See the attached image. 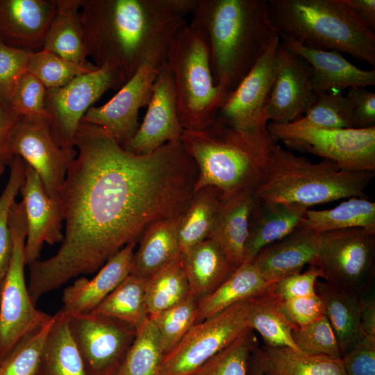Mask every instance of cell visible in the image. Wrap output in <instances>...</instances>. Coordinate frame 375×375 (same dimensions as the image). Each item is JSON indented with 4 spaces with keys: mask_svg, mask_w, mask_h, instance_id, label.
<instances>
[{
    "mask_svg": "<svg viewBox=\"0 0 375 375\" xmlns=\"http://www.w3.org/2000/svg\"><path fill=\"white\" fill-rule=\"evenodd\" d=\"M189 23L206 35L214 81L228 94L278 38L267 0H198Z\"/></svg>",
    "mask_w": 375,
    "mask_h": 375,
    "instance_id": "3",
    "label": "cell"
},
{
    "mask_svg": "<svg viewBox=\"0 0 375 375\" xmlns=\"http://www.w3.org/2000/svg\"><path fill=\"white\" fill-rule=\"evenodd\" d=\"M250 299L194 324L164 355L157 375H191L247 328Z\"/></svg>",
    "mask_w": 375,
    "mask_h": 375,
    "instance_id": "11",
    "label": "cell"
},
{
    "mask_svg": "<svg viewBox=\"0 0 375 375\" xmlns=\"http://www.w3.org/2000/svg\"><path fill=\"white\" fill-rule=\"evenodd\" d=\"M308 208L297 205L255 201L249 219L244 262H251L265 247L284 238L298 228Z\"/></svg>",
    "mask_w": 375,
    "mask_h": 375,
    "instance_id": "24",
    "label": "cell"
},
{
    "mask_svg": "<svg viewBox=\"0 0 375 375\" xmlns=\"http://www.w3.org/2000/svg\"><path fill=\"white\" fill-rule=\"evenodd\" d=\"M316 293L322 299L324 315L335 333L342 356L363 337L360 317L364 297L319 280Z\"/></svg>",
    "mask_w": 375,
    "mask_h": 375,
    "instance_id": "28",
    "label": "cell"
},
{
    "mask_svg": "<svg viewBox=\"0 0 375 375\" xmlns=\"http://www.w3.org/2000/svg\"><path fill=\"white\" fill-rule=\"evenodd\" d=\"M273 284L262 276L252 262L242 264L212 292L199 299L196 323L260 294Z\"/></svg>",
    "mask_w": 375,
    "mask_h": 375,
    "instance_id": "31",
    "label": "cell"
},
{
    "mask_svg": "<svg viewBox=\"0 0 375 375\" xmlns=\"http://www.w3.org/2000/svg\"><path fill=\"white\" fill-rule=\"evenodd\" d=\"M53 317L44 342L39 375H88L69 330L68 315L60 310Z\"/></svg>",
    "mask_w": 375,
    "mask_h": 375,
    "instance_id": "34",
    "label": "cell"
},
{
    "mask_svg": "<svg viewBox=\"0 0 375 375\" xmlns=\"http://www.w3.org/2000/svg\"><path fill=\"white\" fill-rule=\"evenodd\" d=\"M315 92L310 64L281 42L277 70L266 108L269 122L283 124L301 118Z\"/></svg>",
    "mask_w": 375,
    "mask_h": 375,
    "instance_id": "17",
    "label": "cell"
},
{
    "mask_svg": "<svg viewBox=\"0 0 375 375\" xmlns=\"http://www.w3.org/2000/svg\"><path fill=\"white\" fill-rule=\"evenodd\" d=\"M72 336L88 375H116L136 329L118 319L90 312L68 315Z\"/></svg>",
    "mask_w": 375,
    "mask_h": 375,
    "instance_id": "13",
    "label": "cell"
},
{
    "mask_svg": "<svg viewBox=\"0 0 375 375\" xmlns=\"http://www.w3.org/2000/svg\"><path fill=\"white\" fill-rule=\"evenodd\" d=\"M190 294L181 256L147 279L145 300L149 317L174 306Z\"/></svg>",
    "mask_w": 375,
    "mask_h": 375,
    "instance_id": "37",
    "label": "cell"
},
{
    "mask_svg": "<svg viewBox=\"0 0 375 375\" xmlns=\"http://www.w3.org/2000/svg\"><path fill=\"white\" fill-rule=\"evenodd\" d=\"M143 121L124 147L135 154L150 153L167 143L180 141L181 124L173 79L165 62L160 69L152 88Z\"/></svg>",
    "mask_w": 375,
    "mask_h": 375,
    "instance_id": "18",
    "label": "cell"
},
{
    "mask_svg": "<svg viewBox=\"0 0 375 375\" xmlns=\"http://www.w3.org/2000/svg\"><path fill=\"white\" fill-rule=\"evenodd\" d=\"M5 167L4 165L0 164V175L4 172Z\"/></svg>",
    "mask_w": 375,
    "mask_h": 375,
    "instance_id": "56",
    "label": "cell"
},
{
    "mask_svg": "<svg viewBox=\"0 0 375 375\" xmlns=\"http://www.w3.org/2000/svg\"><path fill=\"white\" fill-rule=\"evenodd\" d=\"M281 308L294 328L308 325L325 315L323 302L317 293L310 296L282 300Z\"/></svg>",
    "mask_w": 375,
    "mask_h": 375,
    "instance_id": "49",
    "label": "cell"
},
{
    "mask_svg": "<svg viewBox=\"0 0 375 375\" xmlns=\"http://www.w3.org/2000/svg\"><path fill=\"white\" fill-rule=\"evenodd\" d=\"M280 38L286 49L310 64L315 91L342 92L347 88L375 85L374 69H362L337 51L312 49L286 37Z\"/></svg>",
    "mask_w": 375,
    "mask_h": 375,
    "instance_id": "22",
    "label": "cell"
},
{
    "mask_svg": "<svg viewBox=\"0 0 375 375\" xmlns=\"http://www.w3.org/2000/svg\"><path fill=\"white\" fill-rule=\"evenodd\" d=\"M166 63L183 130L202 128L215 118L228 94L215 85L205 33L190 23L176 33Z\"/></svg>",
    "mask_w": 375,
    "mask_h": 375,
    "instance_id": "7",
    "label": "cell"
},
{
    "mask_svg": "<svg viewBox=\"0 0 375 375\" xmlns=\"http://www.w3.org/2000/svg\"><path fill=\"white\" fill-rule=\"evenodd\" d=\"M312 265L326 282L365 297L375 274V233L360 228L319 233Z\"/></svg>",
    "mask_w": 375,
    "mask_h": 375,
    "instance_id": "10",
    "label": "cell"
},
{
    "mask_svg": "<svg viewBox=\"0 0 375 375\" xmlns=\"http://www.w3.org/2000/svg\"><path fill=\"white\" fill-rule=\"evenodd\" d=\"M253 362L262 375H347L341 358L314 356L290 347H258Z\"/></svg>",
    "mask_w": 375,
    "mask_h": 375,
    "instance_id": "27",
    "label": "cell"
},
{
    "mask_svg": "<svg viewBox=\"0 0 375 375\" xmlns=\"http://www.w3.org/2000/svg\"><path fill=\"white\" fill-rule=\"evenodd\" d=\"M56 12L42 49L70 62L86 65L88 56L81 17L82 0H54Z\"/></svg>",
    "mask_w": 375,
    "mask_h": 375,
    "instance_id": "26",
    "label": "cell"
},
{
    "mask_svg": "<svg viewBox=\"0 0 375 375\" xmlns=\"http://www.w3.org/2000/svg\"><path fill=\"white\" fill-rule=\"evenodd\" d=\"M341 358L347 375H375V338L363 335Z\"/></svg>",
    "mask_w": 375,
    "mask_h": 375,
    "instance_id": "50",
    "label": "cell"
},
{
    "mask_svg": "<svg viewBox=\"0 0 375 375\" xmlns=\"http://www.w3.org/2000/svg\"><path fill=\"white\" fill-rule=\"evenodd\" d=\"M147 279L130 274L92 312L125 322L136 330L149 319Z\"/></svg>",
    "mask_w": 375,
    "mask_h": 375,
    "instance_id": "36",
    "label": "cell"
},
{
    "mask_svg": "<svg viewBox=\"0 0 375 375\" xmlns=\"http://www.w3.org/2000/svg\"><path fill=\"white\" fill-rule=\"evenodd\" d=\"M198 0H82L88 58L119 69L127 81L145 64L163 65Z\"/></svg>",
    "mask_w": 375,
    "mask_h": 375,
    "instance_id": "2",
    "label": "cell"
},
{
    "mask_svg": "<svg viewBox=\"0 0 375 375\" xmlns=\"http://www.w3.org/2000/svg\"><path fill=\"white\" fill-rule=\"evenodd\" d=\"M22 117L0 99V164L9 165L13 158L10 144L15 128Z\"/></svg>",
    "mask_w": 375,
    "mask_h": 375,
    "instance_id": "52",
    "label": "cell"
},
{
    "mask_svg": "<svg viewBox=\"0 0 375 375\" xmlns=\"http://www.w3.org/2000/svg\"><path fill=\"white\" fill-rule=\"evenodd\" d=\"M370 29L375 30V0H342Z\"/></svg>",
    "mask_w": 375,
    "mask_h": 375,
    "instance_id": "53",
    "label": "cell"
},
{
    "mask_svg": "<svg viewBox=\"0 0 375 375\" xmlns=\"http://www.w3.org/2000/svg\"><path fill=\"white\" fill-rule=\"evenodd\" d=\"M301 119L318 128H353L350 105L342 92L316 91L312 103Z\"/></svg>",
    "mask_w": 375,
    "mask_h": 375,
    "instance_id": "43",
    "label": "cell"
},
{
    "mask_svg": "<svg viewBox=\"0 0 375 375\" xmlns=\"http://www.w3.org/2000/svg\"><path fill=\"white\" fill-rule=\"evenodd\" d=\"M135 242L111 257L91 279L78 278L62 292L60 309L67 315L92 312L131 273Z\"/></svg>",
    "mask_w": 375,
    "mask_h": 375,
    "instance_id": "21",
    "label": "cell"
},
{
    "mask_svg": "<svg viewBox=\"0 0 375 375\" xmlns=\"http://www.w3.org/2000/svg\"><path fill=\"white\" fill-rule=\"evenodd\" d=\"M276 39L231 92L215 117L240 129L267 128L266 108L278 66Z\"/></svg>",
    "mask_w": 375,
    "mask_h": 375,
    "instance_id": "15",
    "label": "cell"
},
{
    "mask_svg": "<svg viewBox=\"0 0 375 375\" xmlns=\"http://www.w3.org/2000/svg\"><path fill=\"white\" fill-rule=\"evenodd\" d=\"M319 244V233L298 227L262 248L251 262L268 282L274 283L287 276L301 272L306 265H312Z\"/></svg>",
    "mask_w": 375,
    "mask_h": 375,
    "instance_id": "23",
    "label": "cell"
},
{
    "mask_svg": "<svg viewBox=\"0 0 375 375\" xmlns=\"http://www.w3.org/2000/svg\"><path fill=\"white\" fill-rule=\"evenodd\" d=\"M31 53L10 47L0 39V99L8 107L12 88L26 71Z\"/></svg>",
    "mask_w": 375,
    "mask_h": 375,
    "instance_id": "47",
    "label": "cell"
},
{
    "mask_svg": "<svg viewBox=\"0 0 375 375\" xmlns=\"http://www.w3.org/2000/svg\"><path fill=\"white\" fill-rule=\"evenodd\" d=\"M45 86L27 71L15 82L10 93L8 107L24 118H48Z\"/></svg>",
    "mask_w": 375,
    "mask_h": 375,
    "instance_id": "46",
    "label": "cell"
},
{
    "mask_svg": "<svg viewBox=\"0 0 375 375\" xmlns=\"http://www.w3.org/2000/svg\"><path fill=\"white\" fill-rule=\"evenodd\" d=\"M8 165L9 178L0 195V287L12 251L10 213L25 177V162L20 157L15 156Z\"/></svg>",
    "mask_w": 375,
    "mask_h": 375,
    "instance_id": "44",
    "label": "cell"
},
{
    "mask_svg": "<svg viewBox=\"0 0 375 375\" xmlns=\"http://www.w3.org/2000/svg\"><path fill=\"white\" fill-rule=\"evenodd\" d=\"M181 215L156 222L144 232L134 253L131 274L147 279L181 256L178 241Z\"/></svg>",
    "mask_w": 375,
    "mask_h": 375,
    "instance_id": "30",
    "label": "cell"
},
{
    "mask_svg": "<svg viewBox=\"0 0 375 375\" xmlns=\"http://www.w3.org/2000/svg\"><path fill=\"white\" fill-rule=\"evenodd\" d=\"M126 81L119 69L103 65L76 76L62 87L47 90L46 111L57 144L75 148V135L85 112L107 91L119 90Z\"/></svg>",
    "mask_w": 375,
    "mask_h": 375,
    "instance_id": "12",
    "label": "cell"
},
{
    "mask_svg": "<svg viewBox=\"0 0 375 375\" xmlns=\"http://www.w3.org/2000/svg\"><path fill=\"white\" fill-rule=\"evenodd\" d=\"M199 299L191 294L174 306L149 317L159 333L164 354L169 352L197 322Z\"/></svg>",
    "mask_w": 375,
    "mask_h": 375,
    "instance_id": "42",
    "label": "cell"
},
{
    "mask_svg": "<svg viewBox=\"0 0 375 375\" xmlns=\"http://www.w3.org/2000/svg\"><path fill=\"white\" fill-rule=\"evenodd\" d=\"M298 227L317 233L353 228L375 233V203L367 197H350L331 209H308Z\"/></svg>",
    "mask_w": 375,
    "mask_h": 375,
    "instance_id": "33",
    "label": "cell"
},
{
    "mask_svg": "<svg viewBox=\"0 0 375 375\" xmlns=\"http://www.w3.org/2000/svg\"><path fill=\"white\" fill-rule=\"evenodd\" d=\"M252 375H262L259 368L253 362Z\"/></svg>",
    "mask_w": 375,
    "mask_h": 375,
    "instance_id": "55",
    "label": "cell"
},
{
    "mask_svg": "<svg viewBox=\"0 0 375 375\" xmlns=\"http://www.w3.org/2000/svg\"><path fill=\"white\" fill-rule=\"evenodd\" d=\"M182 258L190 294L199 299L212 292L238 268L210 238L190 249Z\"/></svg>",
    "mask_w": 375,
    "mask_h": 375,
    "instance_id": "29",
    "label": "cell"
},
{
    "mask_svg": "<svg viewBox=\"0 0 375 375\" xmlns=\"http://www.w3.org/2000/svg\"><path fill=\"white\" fill-rule=\"evenodd\" d=\"M97 68L92 62L76 64L41 49L30 53L26 71L35 76L47 90H50L62 87L76 76Z\"/></svg>",
    "mask_w": 375,
    "mask_h": 375,
    "instance_id": "39",
    "label": "cell"
},
{
    "mask_svg": "<svg viewBox=\"0 0 375 375\" xmlns=\"http://www.w3.org/2000/svg\"><path fill=\"white\" fill-rule=\"evenodd\" d=\"M345 96L351 110L353 128L374 126L375 94L365 88H353L349 89Z\"/></svg>",
    "mask_w": 375,
    "mask_h": 375,
    "instance_id": "51",
    "label": "cell"
},
{
    "mask_svg": "<svg viewBox=\"0 0 375 375\" xmlns=\"http://www.w3.org/2000/svg\"><path fill=\"white\" fill-rule=\"evenodd\" d=\"M360 317L363 335L375 338V299L374 297L363 298Z\"/></svg>",
    "mask_w": 375,
    "mask_h": 375,
    "instance_id": "54",
    "label": "cell"
},
{
    "mask_svg": "<svg viewBox=\"0 0 375 375\" xmlns=\"http://www.w3.org/2000/svg\"><path fill=\"white\" fill-rule=\"evenodd\" d=\"M267 129L288 149L331 160L343 169L375 172V126L322 128L299 118L283 124L269 122Z\"/></svg>",
    "mask_w": 375,
    "mask_h": 375,
    "instance_id": "9",
    "label": "cell"
},
{
    "mask_svg": "<svg viewBox=\"0 0 375 375\" xmlns=\"http://www.w3.org/2000/svg\"><path fill=\"white\" fill-rule=\"evenodd\" d=\"M10 227L12 251L0 287V360L20 340L52 317L36 308L26 283V219L22 201H15L12 206Z\"/></svg>",
    "mask_w": 375,
    "mask_h": 375,
    "instance_id": "8",
    "label": "cell"
},
{
    "mask_svg": "<svg viewBox=\"0 0 375 375\" xmlns=\"http://www.w3.org/2000/svg\"><path fill=\"white\" fill-rule=\"evenodd\" d=\"M19 192L26 219L24 253L26 265H28L39 260L44 243L53 245L62 242L63 215L59 200L47 194L38 174L26 163Z\"/></svg>",
    "mask_w": 375,
    "mask_h": 375,
    "instance_id": "19",
    "label": "cell"
},
{
    "mask_svg": "<svg viewBox=\"0 0 375 375\" xmlns=\"http://www.w3.org/2000/svg\"><path fill=\"white\" fill-rule=\"evenodd\" d=\"M77 156L60 192L65 234L57 252L28 265L33 303L73 278L92 274L156 222L186 210L197 167L181 141L140 155L103 128L81 123Z\"/></svg>",
    "mask_w": 375,
    "mask_h": 375,
    "instance_id": "1",
    "label": "cell"
},
{
    "mask_svg": "<svg viewBox=\"0 0 375 375\" xmlns=\"http://www.w3.org/2000/svg\"><path fill=\"white\" fill-rule=\"evenodd\" d=\"M181 141L198 169L194 192L212 186L227 199L253 191L276 140L267 128L243 130L215 117L202 128L183 130Z\"/></svg>",
    "mask_w": 375,
    "mask_h": 375,
    "instance_id": "4",
    "label": "cell"
},
{
    "mask_svg": "<svg viewBox=\"0 0 375 375\" xmlns=\"http://www.w3.org/2000/svg\"><path fill=\"white\" fill-rule=\"evenodd\" d=\"M10 149L13 156L20 157L36 172L47 194L58 200L77 151L57 144L51 135L48 118L22 117L12 134Z\"/></svg>",
    "mask_w": 375,
    "mask_h": 375,
    "instance_id": "14",
    "label": "cell"
},
{
    "mask_svg": "<svg viewBox=\"0 0 375 375\" xmlns=\"http://www.w3.org/2000/svg\"><path fill=\"white\" fill-rule=\"evenodd\" d=\"M297 349L304 353L342 358L338 343L326 316L300 327L292 333Z\"/></svg>",
    "mask_w": 375,
    "mask_h": 375,
    "instance_id": "45",
    "label": "cell"
},
{
    "mask_svg": "<svg viewBox=\"0 0 375 375\" xmlns=\"http://www.w3.org/2000/svg\"><path fill=\"white\" fill-rule=\"evenodd\" d=\"M375 172L349 171L323 159L312 162L273 144L254 197L260 200L309 207L341 199L367 197L365 190Z\"/></svg>",
    "mask_w": 375,
    "mask_h": 375,
    "instance_id": "5",
    "label": "cell"
},
{
    "mask_svg": "<svg viewBox=\"0 0 375 375\" xmlns=\"http://www.w3.org/2000/svg\"><path fill=\"white\" fill-rule=\"evenodd\" d=\"M164 355L158 329L149 317L136 330L135 338L116 375H157Z\"/></svg>",
    "mask_w": 375,
    "mask_h": 375,
    "instance_id": "38",
    "label": "cell"
},
{
    "mask_svg": "<svg viewBox=\"0 0 375 375\" xmlns=\"http://www.w3.org/2000/svg\"><path fill=\"white\" fill-rule=\"evenodd\" d=\"M279 37L375 65V34L342 0H269Z\"/></svg>",
    "mask_w": 375,
    "mask_h": 375,
    "instance_id": "6",
    "label": "cell"
},
{
    "mask_svg": "<svg viewBox=\"0 0 375 375\" xmlns=\"http://www.w3.org/2000/svg\"><path fill=\"white\" fill-rule=\"evenodd\" d=\"M254 201L253 190L224 199L208 238L221 248L236 267L244 262L249 219Z\"/></svg>",
    "mask_w": 375,
    "mask_h": 375,
    "instance_id": "25",
    "label": "cell"
},
{
    "mask_svg": "<svg viewBox=\"0 0 375 375\" xmlns=\"http://www.w3.org/2000/svg\"><path fill=\"white\" fill-rule=\"evenodd\" d=\"M56 8L54 0H0V39L22 50L42 49Z\"/></svg>",
    "mask_w": 375,
    "mask_h": 375,
    "instance_id": "20",
    "label": "cell"
},
{
    "mask_svg": "<svg viewBox=\"0 0 375 375\" xmlns=\"http://www.w3.org/2000/svg\"><path fill=\"white\" fill-rule=\"evenodd\" d=\"M253 333L247 328L235 341L191 375H248L250 356L258 347Z\"/></svg>",
    "mask_w": 375,
    "mask_h": 375,
    "instance_id": "41",
    "label": "cell"
},
{
    "mask_svg": "<svg viewBox=\"0 0 375 375\" xmlns=\"http://www.w3.org/2000/svg\"><path fill=\"white\" fill-rule=\"evenodd\" d=\"M319 278V269L310 265L303 273H295L277 281L273 285V290L282 300L313 295L316 294V283Z\"/></svg>",
    "mask_w": 375,
    "mask_h": 375,
    "instance_id": "48",
    "label": "cell"
},
{
    "mask_svg": "<svg viewBox=\"0 0 375 375\" xmlns=\"http://www.w3.org/2000/svg\"><path fill=\"white\" fill-rule=\"evenodd\" d=\"M224 199L221 192L215 187L207 186L194 192L179 222L181 256L208 238Z\"/></svg>",
    "mask_w": 375,
    "mask_h": 375,
    "instance_id": "35",
    "label": "cell"
},
{
    "mask_svg": "<svg viewBox=\"0 0 375 375\" xmlns=\"http://www.w3.org/2000/svg\"><path fill=\"white\" fill-rule=\"evenodd\" d=\"M273 285L250 299L247 326L260 335L265 346L286 347L299 351L292 335L294 326L282 312V299L274 293Z\"/></svg>",
    "mask_w": 375,
    "mask_h": 375,
    "instance_id": "32",
    "label": "cell"
},
{
    "mask_svg": "<svg viewBox=\"0 0 375 375\" xmlns=\"http://www.w3.org/2000/svg\"><path fill=\"white\" fill-rule=\"evenodd\" d=\"M54 317L15 344L0 360V375H39L42 351Z\"/></svg>",
    "mask_w": 375,
    "mask_h": 375,
    "instance_id": "40",
    "label": "cell"
},
{
    "mask_svg": "<svg viewBox=\"0 0 375 375\" xmlns=\"http://www.w3.org/2000/svg\"><path fill=\"white\" fill-rule=\"evenodd\" d=\"M162 66L144 65L108 101L88 109L81 123L103 128L124 147L140 126L139 111L147 106Z\"/></svg>",
    "mask_w": 375,
    "mask_h": 375,
    "instance_id": "16",
    "label": "cell"
}]
</instances>
